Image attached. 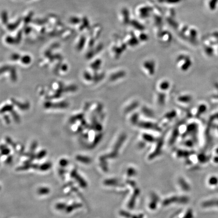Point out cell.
<instances>
[{
	"label": "cell",
	"instance_id": "6da1fadb",
	"mask_svg": "<svg viewBox=\"0 0 218 218\" xmlns=\"http://www.w3.org/2000/svg\"><path fill=\"white\" fill-rule=\"evenodd\" d=\"M71 176H72V177H73L75 178H76V180L77 179V180H78V181H79L78 182L79 183L80 185H81L83 187H86V186H87V184L86 183V182H84V179H82L81 178V177H80L77 174V173L76 172V171H75V170L72 171V173H71Z\"/></svg>",
	"mask_w": 218,
	"mask_h": 218
},
{
	"label": "cell",
	"instance_id": "7a4b0ae2",
	"mask_svg": "<svg viewBox=\"0 0 218 218\" xmlns=\"http://www.w3.org/2000/svg\"><path fill=\"white\" fill-rule=\"evenodd\" d=\"M170 84L169 81L168 80H163V81L159 82V85H158V88L160 90H165L166 91L167 89H168V87L170 86Z\"/></svg>",
	"mask_w": 218,
	"mask_h": 218
},
{
	"label": "cell",
	"instance_id": "3957f363",
	"mask_svg": "<svg viewBox=\"0 0 218 218\" xmlns=\"http://www.w3.org/2000/svg\"><path fill=\"white\" fill-rule=\"evenodd\" d=\"M21 20H22V19H19L14 23L8 24L7 25V28H8V29H9L10 31H14V29H15L17 27L19 26V24L21 22Z\"/></svg>",
	"mask_w": 218,
	"mask_h": 218
},
{
	"label": "cell",
	"instance_id": "277c9868",
	"mask_svg": "<svg viewBox=\"0 0 218 218\" xmlns=\"http://www.w3.org/2000/svg\"><path fill=\"white\" fill-rule=\"evenodd\" d=\"M81 207V204H80V203H74L73 205H70L69 207H67L66 210L67 212H70L71 211L73 210L74 209L79 208Z\"/></svg>",
	"mask_w": 218,
	"mask_h": 218
},
{
	"label": "cell",
	"instance_id": "5b68a950",
	"mask_svg": "<svg viewBox=\"0 0 218 218\" xmlns=\"http://www.w3.org/2000/svg\"><path fill=\"white\" fill-rule=\"evenodd\" d=\"M76 159L79 161L83 162L84 163H89L91 162V159L89 157L84 156H78L76 157Z\"/></svg>",
	"mask_w": 218,
	"mask_h": 218
},
{
	"label": "cell",
	"instance_id": "8992f818",
	"mask_svg": "<svg viewBox=\"0 0 218 218\" xmlns=\"http://www.w3.org/2000/svg\"><path fill=\"white\" fill-rule=\"evenodd\" d=\"M2 20L3 23L6 24H7L8 20V15L7 12L6 11H3L2 13Z\"/></svg>",
	"mask_w": 218,
	"mask_h": 218
},
{
	"label": "cell",
	"instance_id": "52a82bcc",
	"mask_svg": "<svg viewBox=\"0 0 218 218\" xmlns=\"http://www.w3.org/2000/svg\"><path fill=\"white\" fill-rule=\"evenodd\" d=\"M52 164L51 163H47L44 164L40 166V170H42V171H46L47 170L51 167Z\"/></svg>",
	"mask_w": 218,
	"mask_h": 218
},
{
	"label": "cell",
	"instance_id": "ba28073f",
	"mask_svg": "<svg viewBox=\"0 0 218 218\" xmlns=\"http://www.w3.org/2000/svg\"><path fill=\"white\" fill-rule=\"evenodd\" d=\"M33 15V12H31L29 14H28L25 17L24 19V21L25 23H28L29 22H30L31 20H32V16Z\"/></svg>",
	"mask_w": 218,
	"mask_h": 218
},
{
	"label": "cell",
	"instance_id": "9c48e42d",
	"mask_svg": "<svg viewBox=\"0 0 218 218\" xmlns=\"http://www.w3.org/2000/svg\"><path fill=\"white\" fill-rule=\"evenodd\" d=\"M49 192V188L46 187H42L40 188L38 190V193L40 194L44 195L48 194Z\"/></svg>",
	"mask_w": 218,
	"mask_h": 218
},
{
	"label": "cell",
	"instance_id": "30bf717a",
	"mask_svg": "<svg viewBox=\"0 0 218 218\" xmlns=\"http://www.w3.org/2000/svg\"><path fill=\"white\" fill-rule=\"evenodd\" d=\"M70 22L72 24H78L80 22V19L76 17H72L70 18Z\"/></svg>",
	"mask_w": 218,
	"mask_h": 218
},
{
	"label": "cell",
	"instance_id": "8fae6325",
	"mask_svg": "<svg viewBox=\"0 0 218 218\" xmlns=\"http://www.w3.org/2000/svg\"><path fill=\"white\" fill-rule=\"evenodd\" d=\"M46 154H47V152H46L45 150H42L38 155L36 158L38 159H42V158L44 157V156H46Z\"/></svg>",
	"mask_w": 218,
	"mask_h": 218
},
{
	"label": "cell",
	"instance_id": "7c38bea8",
	"mask_svg": "<svg viewBox=\"0 0 218 218\" xmlns=\"http://www.w3.org/2000/svg\"><path fill=\"white\" fill-rule=\"evenodd\" d=\"M56 208L58 210H62V209L66 208V206L65 203H60L56 205Z\"/></svg>",
	"mask_w": 218,
	"mask_h": 218
},
{
	"label": "cell",
	"instance_id": "4fadbf2b",
	"mask_svg": "<svg viewBox=\"0 0 218 218\" xmlns=\"http://www.w3.org/2000/svg\"><path fill=\"white\" fill-rule=\"evenodd\" d=\"M1 149H2V154L4 155H8L10 152L9 149L6 148L5 146H4V148H1Z\"/></svg>",
	"mask_w": 218,
	"mask_h": 218
},
{
	"label": "cell",
	"instance_id": "5bb4252c",
	"mask_svg": "<svg viewBox=\"0 0 218 218\" xmlns=\"http://www.w3.org/2000/svg\"><path fill=\"white\" fill-rule=\"evenodd\" d=\"M68 163V161L66 160V159H61V161H60V165H61V166H66L67 164Z\"/></svg>",
	"mask_w": 218,
	"mask_h": 218
},
{
	"label": "cell",
	"instance_id": "9a60e30c",
	"mask_svg": "<svg viewBox=\"0 0 218 218\" xmlns=\"http://www.w3.org/2000/svg\"><path fill=\"white\" fill-rule=\"evenodd\" d=\"M82 21H83V25L85 27L88 26L89 22L88 21V19H87L86 17H84L83 19H82Z\"/></svg>",
	"mask_w": 218,
	"mask_h": 218
}]
</instances>
